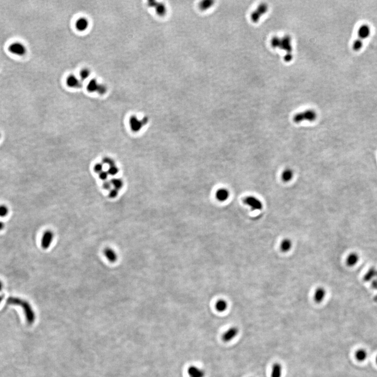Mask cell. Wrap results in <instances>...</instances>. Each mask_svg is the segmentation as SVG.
I'll list each match as a JSON object with an SVG mask.
<instances>
[{
    "instance_id": "6da1fadb",
    "label": "cell",
    "mask_w": 377,
    "mask_h": 377,
    "mask_svg": "<svg viewBox=\"0 0 377 377\" xmlns=\"http://www.w3.org/2000/svg\"><path fill=\"white\" fill-rule=\"evenodd\" d=\"M7 302L10 304L19 305L22 307L25 314L27 322L29 324H32L34 323L36 319V315L34 311L33 310L32 307L28 302L19 298L11 297L7 299Z\"/></svg>"
},
{
    "instance_id": "7a4b0ae2",
    "label": "cell",
    "mask_w": 377,
    "mask_h": 377,
    "mask_svg": "<svg viewBox=\"0 0 377 377\" xmlns=\"http://www.w3.org/2000/svg\"><path fill=\"white\" fill-rule=\"evenodd\" d=\"M271 45L273 47H279L281 49L286 51V55L285 57V60L286 61H290L292 59L291 40L290 36H285L280 38L278 37L273 38L271 40Z\"/></svg>"
},
{
    "instance_id": "3957f363",
    "label": "cell",
    "mask_w": 377,
    "mask_h": 377,
    "mask_svg": "<svg viewBox=\"0 0 377 377\" xmlns=\"http://www.w3.org/2000/svg\"><path fill=\"white\" fill-rule=\"evenodd\" d=\"M317 117V114L314 110H308L305 111L297 113L294 116L293 121L295 123H300L304 121L309 122H313L316 120Z\"/></svg>"
},
{
    "instance_id": "277c9868",
    "label": "cell",
    "mask_w": 377,
    "mask_h": 377,
    "mask_svg": "<svg viewBox=\"0 0 377 377\" xmlns=\"http://www.w3.org/2000/svg\"><path fill=\"white\" fill-rule=\"evenodd\" d=\"M244 204L251 208L252 211H259L263 208V204L261 200L254 196H248L243 200Z\"/></svg>"
},
{
    "instance_id": "5b68a950",
    "label": "cell",
    "mask_w": 377,
    "mask_h": 377,
    "mask_svg": "<svg viewBox=\"0 0 377 377\" xmlns=\"http://www.w3.org/2000/svg\"><path fill=\"white\" fill-rule=\"evenodd\" d=\"M9 51L13 54L17 55V56H20L25 55L27 51L26 47L25 46V45H23L22 43H19V42L12 43V44L9 46Z\"/></svg>"
},
{
    "instance_id": "8992f818",
    "label": "cell",
    "mask_w": 377,
    "mask_h": 377,
    "mask_svg": "<svg viewBox=\"0 0 377 377\" xmlns=\"http://www.w3.org/2000/svg\"><path fill=\"white\" fill-rule=\"evenodd\" d=\"M54 234L52 231L47 230L44 233L41 237V246L44 249L49 248L53 241Z\"/></svg>"
},
{
    "instance_id": "52a82bcc",
    "label": "cell",
    "mask_w": 377,
    "mask_h": 377,
    "mask_svg": "<svg viewBox=\"0 0 377 377\" xmlns=\"http://www.w3.org/2000/svg\"><path fill=\"white\" fill-rule=\"evenodd\" d=\"M268 10V6L266 4H261L257 8V10L251 15V19L253 22L257 23L259 21L261 16L265 14Z\"/></svg>"
},
{
    "instance_id": "ba28073f",
    "label": "cell",
    "mask_w": 377,
    "mask_h": 377,
    "mask_svg": "<svg viewBox=\"0 0 377 377\" xmlns=\"http://www.w3.org/2000/svg\"><path fill=\"white\" fill-rule=\"evenodd\" d=\"M129 122L133 130L135 132H138L142 129L143 125L147 123V119L145 118L142 120H139L136 117L133 116L131 117Z\"/></svg>"
},
{
    "instance_id": "9c48e42d",
    "label": "cell",
    "mask_w": 377,
    "mask_h": 377,
    "mask_svg": "<svg viewBox=\"0 0 377 377\" xmlns=\"http://www.w3.org/2000/svg\"><path fill=\"white\" fill-rule=\"evenodd\" d=\"M238 328L236 327H231L229 329H227L225 332L223 334L222 336V340L224 342H229L231 341V340L236 337L237 335L238 334Z\"/></svg>"
},
{
    "instance_id": "30bf717a",
    "label": "cell",
    "mask_w": 377,
    "mask_h": 377,
    "mask_svg": "<svg viewBox=\"0 0 377 377\" xmlns=\"http://www.w3.org/2000/svg\"><path fill=\"white\" fill-rule=\"evenodd\" d=\"M326 295V291L323 287L320 286L316 289L314 294V300L316 303H320L324 301Z\"/></svg>"
},
{
    "instance_id": "8fae6325",
    "label": "cell",
    "mask_w": 377,
    "mask_h": 377,
    "mask_svg": "<svg viewBox=\"0 0 377 377\" xmlns=\"http://www.w3.org/2000/svg\"><path fill=\"white\" fill-rule=\"evenodd\" d=\"M371 28L367 24H363L359 28L358 35L360 40H365L370 36Z\"/></svg>"
},
{
    "instance_id": "7c38bea8",
    "label": "cell",
    "mask_w": 377,
    "mask_h": 377,
    "mask_svg": "<svg viewBox=\"0 0 377 377\" xmlns=\"http://www.w3.org/2000/svg\"><path fill=\"white\" fill-rule=\"evenodd\" d=\"M230 196L229 191L225 188H219L217 190L215 193L216 199L220 202H225L227 200Z\"/></svg>"
},
{
    "instance_id": "4fadbf2b",
    "label": "cell",
    "mask_w": 377,
    "mask_h": 377,
    "mask_svg": "<svg viewBox=\"0 0 377 377\" xmlns=\"http://www.w3.org/2000/svg\"><path fill=\"white\" fill-rule=\"evenodd\" d=\"M282 366L279 362H274L271 367L270 377H282Z\"/></svg>"
},
{
    "instance_id": "5bb4252c",
    "label": "cell",
    "mask_w": 377,
    "mask_h": 377,
    "mask_svg": "<svg viewBox=\"0 0 377 377\" xmlns=\"http://www.w3.org/2000/svg\"><path fill=\"white\" fill-rule=\"evenodd\" d=\"M188 373L190 377H204L205 376V372L203 370L193 366L188 368Z\"/></svg>"
},
{
    "instance_id": "9a60e30c",
    "label": "cell",
    "mask_w": 377,
    "mask_h": 377,
    "mask_svg": "<svg viewBox=\"0 0 377 377\" xmlns=\"http://www.w3.org/2000/svg\"><path fill=\"white\" fill-rule=\"evenodd\" d=\"M105 257L108 261L112 263L116 262L117 259V255L114 250L110 248H106L103 251Z\"/></svg>"
},
{
    "instance_id": "2e32d148",
    "label": "cell",
    "mask_w": 377,
    "mask_h": 377,
    "mask_svg": "<svg viewBox=\"0 0 377 377\" xmlns=\"http://www.w3.org/2000/svg\"><path fill=\"white\" fill-rule=\"evenodd\" d=\"M293 246L292 240L290 238H285L281 241L280 245V248L283 252H288L291 249Z\"/></svg>"
},
{
    "instance_id": "e0dca14e",
    "label": "cell",
    "mask_w": 377,
    "mask_h": 377,
    "mask_svg": "<svg viewBox=\"0 0 377 377\" xmlns=\"http://www.w3.org/2000/svg\"><path fill=\"white\" fill-rule=\"evenodd\" d=\"M75 27L79 31H85L89 27V21H87V19L84 17L80 18L75 23Z\"/></svg>"
},
{
    "instance_id": "ac0fdd59",
    "label": "cell",
    "mask_w": 377,
    "mask_h": 377,
    "mask_svg": "<svg viewBox=\"0 0 377 377\" xmlns=\"http://www.w3.org/2000/svg\"><path fill=\"white\" fill-rule=\"evenodd\" d=\"M66 83L69 87L74 88L79 87L81 86L80 81L74 75H70L68 77L66 80Z\"/></svg>"
},
{
    "instance_id": "d6986e66",
    "label": "cell",
    "mask_w": 377,
    "mask_h": 377,
    "mask_svg": "<svg viewBox=\"0 0 377 377\" xmlns=\"http://www.w3.org/2000/svg\"><path fill=\"white\" fill-rule=\"evenodd\" d=\"M293 175L294 173L291 169H286L283 172L281 175V179L284 182H288L293 178Z\"/></svg>"
},
{
    "instance_id": "ffe728a7",
    "label": "cell",
    "mask_w": 377,
    "mask_h": 377,
    "mask_svg": "<svg viewBox=\"0 0 377 377\" xmlns=\"http://www.w3.org/2000/svg\"><path fill=\"white\" fill-rule=\"evenodd\" d=\"M359 257L357 254L351 253L347 256L346 264L348 266H354L358 262Z\"/></svg>"
},
{
    "instance_id": "44dd1931",
    "label": "cell",
    "mask_w": 377,
    "mask_h": 377,
    "mask_svg": "<svg viewBox=\"0 0 377 377\" xmlns=\"http://www.w3.org/2000/svg\"><path fill=\"white\" fill-rule=\"evenodd\" d=\"M99 84L95 79H92L90 81L89 83H88L87 87V91L90 92H97Z\"/></svg>"
},
{
    "instance_id": "7402d4cb",
    "label": "cell",
    "mask_w": 377,
    "mask_h": 377,
    "mask_svg": "<svg viewBox=\"0 0 377 377\" xmlns=\"http://www.w3.org/2000/svg\"><path fill=\"white\" fill-rule=\"evenodd\" d=\"M355 357L359 362H363L367 357V351L363 349L358 350L355 353Z\"/></svg>"
},
{
    "instance_id": "603a6c76",
    "label": "cell",
    "mask_w": 377,
    "mask_h": 377,
    "mask_svg": "<svg viewBox=\"0 0 377 377\" xmlns=\"http://www.w3.org/2000/svg\"><path fill=\"white\" fill-rule=\"evenodd\" d=\"M215 307H216V310L218 312H224L227 309V304L224 300H220L217 302Z\"/></svg>"
},
{
    "instance_id": "cb8c5ba5",
    "label": "cell",
    "mask_w": 377,
    "mask_h": 377,
    "mask_svg": "<svg viewBox=\"0 0 377 377\" xmlns=\"http://www.w3.org/2000/svg\"><path fill=\"white\" fill-rule=\"evenodd\" d=\"M363 47V42L360 39L356 40L353 44V48L355 51H359L362 49Z\"/></svg>"
},
{
    "instance_id": "d4e9b609",
    "label": "cell",
    "mask_w": 377,
    "mask_h": 377,
    "mask_svg": "<svg viewBox=\"0 0 377 377\" xmlns=\"http://www.w3.org/2000/svg\"><path fill=\"white\" fill-rule=\"evenodd\" d=\"M9 209L4 205H0V217H5L9 213Z\"/></svg>"
},
{
    "instance_id": "484cf974",
    "label": "cell",
    "mask_w": 377,
    "mask_h": 377,
    "mask_svg": "<svg viewBox=\"0 0 377 377\" xmlns=\"http://www.w3.org/2000/svg\"><path fill=\"white\" fill-rule=\"evenodd\" d=\"M90 74V71L88 69H83V70L81 71L80 75L81 79H83V80H85V79H87V78L89 77Z\"/></svg>"
},
{
    "instance_id": "4316f807",
    "label": "cell",
    "mask_w": 377,
    "mask_h": 377,
    "mask_svg": "<svg viewBox=\"0 0 377 377\" xmlns=\"http://www.w3.org/2000/svg\"><path fill=\"white\" fill-rule=\"evenodd\" d=\"M112 184L115 187V188L116 190L120 188L123 185L122 181L120 179H117L112 180Z\"/></svg>"
},
{
    "instance_id": "83f0119b",
    "label": "cell",
    "mask_w": 377,
    "mask_h": 377,
    "mask_svg": "<svg viewBox=\"0 0 377 377\" xmlns=\"http://www.w3.org/2000/svg\"><path fill=\"white\" fill-rule=\"evenodd\" d=\"M106 90H107V88H106V86H104V84H100L97 92L99 94H103L106 93Z\"/></svg>"
},
{
    "instance_id": "f1b7e54d",
    "label": "cell",
    "mask_w": 377,
    "mask_h": 377,
    "mask_svg": "<svg viewBox=\"0 0 377 377\" xmlns=\"http://www.w3.org/2000/svg\"><path fill=\"white\" fill-rule=\"evenodd\" d=\"M118 172V169L116 167L114 166H110V168L108 170V173L110 175H115Z\"/></svg>"
},
{
    "instance_id": "f546056e",
    "label": "cell",
    "mask_w": 377,
    "mask_h": 377,
    "mask_svg": "<svg viewBox=\"0 0 377 377\" xmlns=\"http://www.w3.org/2000/svg\"><path fill=\"white\" fill-rule=\"evenodd\" d=\"M94 170L96 172H102V169H103V166L101 164H96L94 166Z\"/></svg>"
},
{
    "instance_id": "4dcf8cb0",
    "label": "cell",
    "mask_w": 377,
    "mask_h": 377,
    "mask_svg": "<svg viewBox=\"0 0 377 377\" xmlns=\"http://www.w3.org/2000/svg\"><path fill=\"white\" fill-rule=\"evenodd\" d=\"M211 1H205L203 2L204 3H202L201 4V9H205L208 7H210L211 4H210Z\"/></svg>"
},
{
    "instance_id": "1f68e13d",
    "label": "cell",
    "mask_w": 377,
    "mask_h": 377,
    "mask_svg": "<svg viewBox=\"0 0 377 377\" xmlns=\"http://www.w3.org/2000/svg\"><path fill=\"white\" fill-rule=\"evenodd\" d=\"M107 177H108V173L106 172H101L100 173V178L102 180L106 179Z\"/></svg>"
},
{
    "instance_id": "d6a6232c",
    "label": "cell",
    "mask_w": 377,
    "mask_h": 377,
    "mask_svg": "<svg viewBox=\"0 0 377 377\" xmlns=\"http://www.w3.org/2000/svg\"><path fill=\"white\" fill-rule=\"evenodd\" d=\"M104 163H105L106 164H108L110 165V166H114V162L113 160L110 159L109 158H105L104 159Z\"/></svg>"
},
{
    "instance_id": "836d02e7",
    "label": "cell",
    "mask_w": 377,
    "mask_h": 377,
    "mask_svg": "<svg viewBox=\"0 0 377 377\" xmlns=\"http://www.w3.org/2000/svg\"><path fill=\"white\" fill-rule=\"evenodd\" d=\"M117 195V191L116 189H114L111 191L110 193V197H115Z\"/></svg>"
},
{
    "instance_id": "e575fe53",
    "label": "cell",
    "mask_w": 377,
    "mask_h": 377,
    "mask_svg": "<svg viewBox=\"0 0 377 377\" xmlns=\"http://www.w3.org/2000/svg\"><path fill=\"white\" fill-rule=\"evenodd\" d=\"M103 185H104V188H105V189H108V188H110V187H111V184H110L109 182H105L104 184H103Z\"/></svg>"
},
{
    "instance_id": "d590c367",
    "label": "cell",
    "mask_w": 377,
    "mask_h": 377,
    "mask_svg": "<svg viewBox=\"0 0 377 377\" xmlns=\"http://www.w3.org/2000/svg\"><path fill=\"white\" fill-rule=\"evenodd\" d=\"M5 227V224L3 222L0 221V231H2Z\"/></svg>"
},
{
    "instance_id": "8d00e7d4",
    "label": "cell",
    "mask_w": 377,
    "mask_h": 377,
    "mask_svg": "<svg viewBox=\"0 0 377 377\" xmlns=\"http://www.w3.org/2000/svg\"><path fill=\"white\" fill-rule=\"evenodd\" d=\"M3 288V283H2L1 280H0V291H2Z\"/></svg>"
},
{
    "instance_id": "74e56055",
    "label": "cell",
    "mask_w": 377,
    "mask_h": 377,
    "mask_svg": "<svg viewBox=\"0 0 377 377\" xmlns=\"http://www.w3.org/2000/svg\"><path fill=\"white\" fill-rule=\"evenodd\" d=\"M4 296L3 295H0V303L2 301V300L3 299Z\"/></svg>"
},
{
    "instance_id": "f35d334b",
    "label": "cell",
    "mask_w": 377,
    "mask_h": 377,
    "mask_svg": "<svg viewBox=\"0 0 377 377\" xmlns=\"http://www.w3.org/2000/svg\"><path fill=\"white\" fill-rule=\"evenodd\" d=\"M375 362H376V363H377V357H376V359H375Z\"/></svg>"
},
{
    "instance_id": "ab89813d",
    "label": "cell",
    "mask_w": 377,
    "mask_h": 377,
    "mask_svg": "<svg viewBox=\"0 0 377 377\" xmlns=\"http://www.w3.org/2000/svg\"><path fill=\"white\" fill-rule=\"evenodd\" d=\"M0 138H1V134H0Z\"/></svg>"
}]
</instances>
